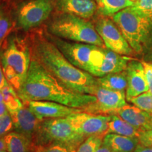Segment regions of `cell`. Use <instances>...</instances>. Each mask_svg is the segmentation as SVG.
<instances>
[{
	"mask_svg": "<svg viewBox=\"0 0 152 152\" xmlns=\"http://www.w3.org/2000/svg\"><path fill=\"white\" fill-rule=\"evenodd\" d=\"M128 102L140 109L152 114V93L149 91L130 99Z\"/></svg>",
	"mask_w": 152,
	"mask_h": 152,
	"instance_id": "cell-26",
	"label": "cell"
},
{
	"mask_svg": "<svg viewBox=\"0 0 152 152\" xmlns=\"http://www.w3.org/2000/svg\"><path fill=\"white\" fill-rule=\"evenodd\" d=\"M7 112H8V110L6 107L4 103V102H0V116L7 113Z\"/></svg>",
	"mask_w": 152,
	"mask_h": 152,
	"instance_id": "cell-35",
	"label": "cell"
},
{
	"mask_svg": "<svg viewBox=\"0 0 152 152\" xmlns=\"http://www.w3.org/2000/svg\"><path fill=\"white\" fill-rule=\"evenodd\" d=\"M0 152H8V151H7L6 149H4V150H0Z\"/></svg>",
	"mask_w": 152,
	"mask_h": 152,
	"instance_id": "cell-40",
	"label": "cell"
},
{
	"mask_svg": "<svg viewBox=\"0 0 152 152\" xmlns=\"http://www.w3.org/2000/svg\"><path fill=\"white\" fill-rule=\"evenodd\" d=\"M98 1H99V0H96V2H98Z\"/></svg>",
	"mask_w": 152,
	"mask_h": 152,
	"instance_id": "cell-42",
	"label": "cell"
},
{
	"mask_svg": "<svg viewBox=\"0 0 152 152\" xmlns=\"http://www.w3.org/2000/svg\"><path fill=\"white\" fill-rule=\"evenodd\" d=\"M14 130V125L9 111L0 116V137H4Z\"/></svg>",
	"mask_w": 152,
	"mask_h": 152,
	"instance_id": "cell-29",
	"label": "cell"
},
{
	"mask_svg": "<svg viewBox=\"0 0 152 152\" xmlns=\"http://www.w3.org/2000/svg\"><path fill=\"white\" fill-rule=\"evenodd\" d=\"M74 130L67 118L43 119L33 139L34 145L58 143L77 149L86 140Z\"/></svg>",
	"mask_w": 152,
	"mask_h": 152,
	"instance_id": "cell-6",
	"label": "cell"
},
{
	"mask_svg": "<svg viewBox=\"0 0 152 152\" xmlns=\"http://www.w3.org/2000/svg\"><path fill=\"white\" fill-rule=\"evenodd\" d=\"M152 130V115H151V119H150L149 123H148V125L147 127V130Z\"/></svg>",
	"mask_w": 152,
	"mask_h": 152,
	"instance_id": "cell-37",
	"label": "cell"
},
{
	"mask_svg": "<svg viewBox=\"0 0 152 152\" xmlns=\"http://www.w3.org/2000/svg\"><path fill=\"white\" fill-rule=\"evenodd\" d=\"M98 85L109 90L125 92L128 87L126 71L110 73L100 77H96Z\"/></svg>",
	"mask_w": 152,
	"mask_h": 152,
	"instance_id": "cell-20",
	"label": "cell"
},
{
	"mask_svg": "<svg viewBox=\"0 0 152 152\" xmlns=\"http://www.w3.org/2000/svg\"><path fill=\"white\" fill-rule=\"evenodd\" d=\"M12 119L14 130L33 142L38 127L43 119L37 117L27 106L24 105L20 109L9 111Z\"/></svg>",
	"mask_w": 152,
	"mask_h": 152,
	"instance_id": "cell-14",
	"label": "cell"
},
{
	"mask_svg": "<svg viewBox=\"0 0 152 152\" xmlns=\"http://www.w3.org/2000/svg\"><path fill=\"white\" fill-rule=\"evenodd\" d=\"M27 33L32 59L71 90L93 95L99 85L96 77L73 65L47 37L44 28H37Z\"/></svg>",
	"mask_w": 152,
	"mask_h": 152,
	"instance_id": "cell-1",
	"label": "cell"
},
{
	"mask_svg": "<svg viewBox=\"0 0 152 152\" xmlns=\"http://www.w3.org/2000/svg\"><path fill=\"white\" fill-rule=\"evenodd\" d=\"M103 143L114 152H134L140 140L137 137L107 133L104 137Z\"/></svg>",
	"mask_w": 152,
	"mask_h": 152,
	"instance_id": "cell-18",
	"label": "cell"
},
{
	"mask_svg": "<svg viewBox=\"0 0 152 152\" xmlns=\"http://www.w3.org/2000/svg\"><path fill=\"white\" fill-rule=\"evenodd\" d=\"M0 91L3 94L4 103L8 111H15L24 106L16 90L9 83Z\"/></svg>",
	"mask_w": 152,
	"mask_h": 152,
	"instance_id": "cell-24",
	"label": "cell"
},
{
	"mask_svg": "<svg viewBox=\"0 0 152 152\" xmlns=\"http://www.w3.org/2000/svg\"><path fill=\"white\" fill-rule=\"evenodd\" d=\"M96 0H55L56 12L73 14L85 19H90L97 11Z\"/></svg>",
	"mask_w": 152,
	"mask_h": 152,
	"instance_id": "cell-15",
	"label": "cell"
},
{
	"mask_svg": "<svg viewBox=\"0 0 152 152\" xmlns=\"http://www.w3.org/2000/svg\"><path fill=\"white\" fill-rule=\"evenodd\" d=\"M104 135H93L87 137L75 152H96L103 143Z\"/></svg>",
	"mask_w": 152,
	"mask_h": 152,
	"instance_id": "cell-27",
	"label": "cell"
},
{
	"mask_svg": "<svg viewBox=\"0 0 152 152\" xmlns=\"http://www.w3.org/2000/svg\"><path fill=\"white\" fill-rule=\"evenodd\" d=\"M134 54H146L152 47V18L139 14L132 7L112 16Z\"/></svg>",
	"mask_w": 152,
	"mask_h": 152,
	"instance_id": "cell-5",
	"label": "cell"
},
{
	"mask_svg": "<svg viewBox=\"0 0 152 152\" xmlns=\"http://www.w3.org/2000/svg\"><path fill=\"white\" fill-rule=\"evenodd\" d=\"M96 152H114L111 148L108 147L107 145L102 143V145L100 146V147L96 150Z\"/></svg>",
	"mask_w": 152,
	"mask_h": 152,
	"instance_id": "cell-34",
	"label": "cell"
},
{
	"mask_svg": "<svg viewBox=\"0 0 152 152\" xmlns=\"http://www.w3.org/2000/svg\"><path fill=\"white\" fill-rule=\"evenodd\" d=\"M132 7L139 14L152 18V0H137Z\"/></svg>",
	"mask_w": 152,
	"mask_h": 152,
	"instance_id": "cell-28",
	"label": "cell"
},
{
	"mask_svg": "<svg viewBox=\"0 0 152 152\" xmlns=\"http://www.w3.org/2000/svg\"><path fill=\"white\" fill-rule=\"evenodd\" d=\"M10 1H11V2H13V3H14V4H18V3H19V2H20V1H24V0H10Z\"/></svg>",
	"mask_w": 152,
	"mask_h": 152,
	"instance_id": "cell-38",
	"label": "cell"
},
{
	"mask_svg": "<svg viewBox=\"0 0 152 152\" xmlns=\"http://www.w3.org/2000/svg\"><path fill=\"white\" fill-rule=\"evenodd\" d=\"M45 28L51 35L66 40L105 47L94 25L87 19L75 15L59 12L52 14Z\"/></svg>",
	"mask_w": 152,
	"mask_h": 152,
	"instance_id": "cell-4",
	"label": "cell"
},
{
	"mask_svg": "<svg viewBox=\"0 0 152 152\" xmlns=\"http://www.w3.org/2000/svg\"><path fill=\"white\" fill-rule=\"evenodd\" d=\"M6 150L8 152H30L33 142L20 133L11 132L4 137Z\"/></svg>",
	"mask_w": 152,
	"mask_h": 152,
	"instance_id": "cell-21",
	"label": "cell"
},
{
	"mask_svg": "<svg viewBox=\"0 0 152 152\" xmlns=\"http://www.w3.org/2000/svg\"><path fill=\"white\" fill-rule=\"evenodd\" d=\"M125 71L128 78V87L125 91L127 101L149 91L145 69L142 61L131 58L129 61Z\"/></svg>",
	"mask_w": 152,
	"mask_h": 152,
	"instance_id": "cell-12",
	"label": "cell"
},
{
	"mask_svg": "<svg viewBox=\"0 0 152 152\" xmlns=\"http://www.w3.org/2000/svg\"><path fill=\"white\" fill-rule=\"evenodd\" d=\"M145 69L148 85L149 87V92L152 93V61H142Z\"/></svg>",
	"mask_w": 152,
	"mask_h": 152,
	"instance_id": "cell-31",
	"label": "cell"
},
{
	"mask_svg": "<svg viewBox=\"0 0 152 152\" xmlns=\"http://www.w3.org/2000/svg\"><path fill=\"white\" fill-rule=\"evenodd\" d=\"M6 149L5 142L3 137H0V150Z\"/></svg>",
	"mask_w": 152,
	"mask_h": 152,
	"instance_id": "cell-36",
	"label": "cell"
},
{
	"mask_svg": "<svg viewBox=\"0 0 152 152\" xmlns=\"http://www.w3.org/2000/svg\"><path fill=\"white\" fill-rule=\"evenodd\" d=\"M121 118L130 123L142 131L147 130V127L151 117V113L144 111L134 105L127 104L115 112Z\"/></svg>",
	"mask_w": 152,
	"mask_h": 152,
	"instance_id": "cell-17",
	"label": "cell"
},
{
	"mask_svg": "<svg viewBox=\"0 0 152 152\" xmlns=\"http://www.w3.org/2000/svg\"><path fill=\"white\" fill-rule=\"evenodd\" d=\"M40 119L67 118L84 110L49 101H30L25 104Z\"/></svg>",
	"mask_w": 152,
	"mask_h": 152,
	"instance_id": "cell-13",
	"label": "cell"
},
{
	"mask_svg": "<svg viewBox=\"0 0 152 152\" xmlns=\"http://www.w3.org/2000/svg\"><path fill=\"white\" fill-rule=\"evenodd\" d=\"M0 102H4L3 94H2V93H1V91H0Z\"/></svg>",
	"mask_w": 152,
	"mask_h": 152,
	"instance_id": "cell-39",
	"label": "cell"
},
{
	"mask_svg": "<svg viewBox=\"0 0 152 152\" xmlns=\"http://www.w3.org/2000/svg\"><path fill=\"white\" fill-rule=\"evenodd\" d=\"M67 118L76 132L87 138L93 135H105L111 115L82 111Z\"/></svg>",
	"mask_w": 152,
	"mask_h": 152,
	"instance_id": "cell-10",
	"label": "cell"
},
{
	"mask_svg": "<svg viewBox=\"0 0 152 152\" xmlns=\"http://www.w3.org/2000/svg\"><path fill=\"white\" fill-rule=\"evenodd\" d=\"M140 143L144 146H152V130H143L139 137Z\"/></svg>",
	"mask_w": 152,
	"mask_h": 152,
	"instance_id": "cell-30",
	"label": "cell"
},
{
	"mask_svg": "<svg viewBox=\"0 0 152 152\" xmlns=\"http://www.w3.org/2000/svg\"><path fill=\"white\" fill-rule=\"evenodd\" d=\"M93 95L96 97V101L85 110L88 113L113 115L117 110L127 104L125 92L109 90L98 85Z\"/></svg>",
	"mask_w": 152,
	"mask_h": 152,
	"instance_id": "cell-11",
	"label": "cell"
},
{
	"mask_svg": "<svg viewBox=\"0 0 152 152\" xmlns=\"http://www.w3.org/2000/svg\"><path fill=\"white\" fill-rule=\"evenodd\" d=\"M130 59L129 56L117 54L104 47L103 58L92 75L96 77H100L110 73L125 71Z\"/></svg>",
	"mask_w": 152,
	"mask_h": 152,
	"instance_id": "cell-16",
	"label": "cell"
},
{
	"mask_svg": "<svg viewBox=\"0 0 152 152\" xmlns=\"http://www.w3.org/2000/svg\"><path fill=\"white\" fill-rule=\"evenodd\" d=\"M132 0H99L97 11L102 16L112 17L119 11L132 7Z\"/></svg>",
	"mask_w": 152,
	"mask_h": 152,
	"instance_id": "cell-22",
	"label": "cell"
},
{
	"mask_svg": "<svg viewBox=\"0 0 152 152\" xmlns=\"http://www.w3.org/2000/svg\"><path fill=\"white\" fill-rule=\"evenodd\" d=\"M31 60L28 33L11 32L0 46V63L7 82L16 92L27 77Z\"/></svg>",
	"mask_w": 152,
	"mask_h": 152,
	"instance_id": "cell-3",
	"label": "cell"
},
{
	"mask_svg": "<svg viewBox=\"0 0 152 152\" xmlns=\"http://www.w3.org/2000/svg\"><path fill=\"white\" fill-rule=\"evenodd\" d=\"M132 1H134H134H136L137 0H132Z\"/></svg>",
	"mask_w": 152,
	"mask_h": 152,
	"instance_id": "cell-41",
	"label": "cell"
},
{
	"mask_svg": "<svg viewBox=\"0 0 152 152\" xmlns=\"http://www.w3.org/2000/svg\"><path fill=\"white\" fill-rule=\"evenodd\" d=\"M141 132V130L133 126L132 125L121 118L118 115L113 114V115H111L106 134L115 133V134H121V135L139 138Z\"/></svg>",
	"mask_w": 152,
	"mask_h": 152,
	"instance_id": "cell-19",
	"label": "cell"
},
{
	"mask_svg": "<svg viewBox=\"0 0 152 152\" xmlns=\"http://www.w3.org/2000/svg\"><path fill=\"white\" fill-rule=\"evenodd\" d=\"M55 9V0H24L14 9L15 27L24 32L39 28Z\"/></svg>",
	"mask_w": 152,
	"mask_h": 152,
	"instance_id": "cell-7",
	"label": "cell"
},
{
	"mask_svg": "<svg viewBox=\"0 0 152 152\" xmlns=\"http://www.w3.org/2000/svg\"><path fill=\"white\" fill-rule=\"evenodd\" d=\"M25 104L30 101H49L85 110L94 103V95L75 92L63 85L32 59L27 77L17 91Z\"/></svg>",
	"mask_w": 152,
	"mask_h": 152,
	"instance_id": "cell-2",
	"label": "cell"
},
{
	"mask_svg": "<svg viewBox=\"0 0 152 152\" xmlns=\"http://www.w3.org/2000/svg\"><path fill=\"white\" fill-rule=\"evenodd\" d=\"M77 149L68 144L53 143L32 146L30 152H75Z\"/></svg>",
	"mask_w": 152,
	"mask_h": 152,
	"instance_id": "cell-25",
	"label": "cell"
},
{
	"mask_svg": "<svg viewBox=\"0 0 152 152\" xmlns=\"http://www.w3.org/2000/svg\"><path fill=\"white\" fill-rule=\"evenodd\" d=\"M7 83H8V82H7V79H6L2 67H1V63H0V90H1Z\"/></svg>",
	"mask_w": 152,
	"mask_h": 152,
	"instance_id": "cell-33",
	"label": "cell"
},
{
	"mask_svg": "<svg viewBox=\"0 0 152 152\" xmlns=\"http://www.w3.org/2000/svg\"><path fill=\"white\" fill-rule=\"evenodd\" d=\"M134 152H152V146H144L140 143Z\"/></svg>",
	"mask_w": 152,
	"mask_h": 152,
	"instance_id": "cell-32",
	"label": "cell"
},
{
	"mask_svg": "<svg viewBox=\"0 0 152 152\" xmlns=\"http://www.w3.org/2000/svg\"><path fill=\"white\" fill-rule=\"evenodd\" d=\"M14 27V14L7 5L0 4V46Z\"/></svg>",
	"mask_w": 152,
	"mask_h": 152,
	"instance_id": "cell-23",
	"label": "cell"
},
{
	"mask_svg": "<svg viewBox=\"0 0 152 152\" xmlns=\"http://www.w3.org/2000/svg\"><path fill=\"white\" fill-rule=\"evenodd\" d=\"M94 26L106 48L123 56H130L134 54V52L121 30L109 17L102 16L99 18L95 23Z\"/></svg>",
	"mask_w": 152,
	"mask_h": 152,
	"instance_id": "cell-9",
	"label": "cell"
},
{
	"mask_svg": "<svg viewBox=\"0 0 152 152\" xmlns=\"http://www.w3.org/2000/svg\"><path fill=\"white\" fill-rule=\"evenodd\" d=\"M45 30V35L61 52L64 56L75 67L89 71L94 54L98 46L90 44L66 40L51 35Z\"/></svg>",
	"mask_w": 152,
	"mask_h": 152,
	"instance_id": "cell-8",
	"label": "cell"
}]
</instances>
